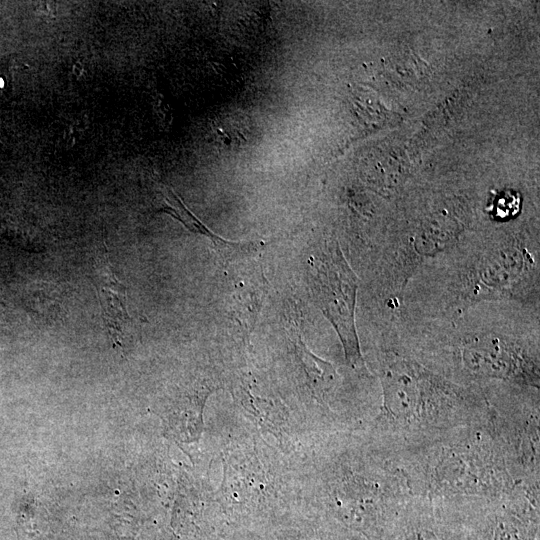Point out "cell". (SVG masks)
I'll return each mask as SVG.
<instances>
[{
    "instance_id": "cell-10",
    "label": "cell",
    "mask_w": 540,
    "mask_h": 540,
    "mask_svg": "<svg viewBox=\"0 0 540 540\" xmlns=\"http://www.w3.org/2000/svg\"><path fill=\"white\" fill-rule=\"evenodd\" d=\"M520 199L518 195L512 192H505L495 198L492 205L493 213L497 218H506L517 212L519 209Z\"/></svg>"
},
{
    "instance_id": "cell-6",
    "label": "cell",
    "mask_w": 540,
    "mask_h": 540,
    "mask_svg": "<svg viewBox=\"0 0 540 540\" xmlns=\"http://www.w3.org/2000/svg\"><path fill=\"white\" fill-rule=\"evenodd\" d=\"M394 540H477V538L453 509L414 497Z\"/></svg>"
},
{
    "instance_id": "cell-1",
    "label": "cell",
    "mask_w": 540,
    "mask_h": 540,
    "mask_svg": "<svg viewBox=\"0 0 540 540\" xmlns=\"http://www.w3.org/2000/svg\"><path fill=\"white\" fill-rule=\"evenodd\" d=\"M395 456L414 497L451 507L539 483L537 435L515 414L493 406L485 419Z\"/></svg>"
},
{
    "instance_id": "cell-3",
    "label": "cell",
    "mask_w": 540,
    "mask_h": 540,
    "mask_svg": "<svg viewBox=\"0 0 540 540\" xmlns=\"http://www.w3.org/2000/svg\"><path fill=\"white\" fill-rule=\"evenodd\" d=\"M308 281L312 298L334 327L347 362L364 368L355 324L358 278L339 244H323L309 259Z\"/></svg>"
},
{
    "instance_id": "cell-2",
    "label": "cell",
    "mask_w": 540,
    "mask_h": 540,
    "mask_svg": "<svg viewBox=\"0 0 540 540\" xmlns=\"http://www.w3.org/2000/svg\"><path fill=\"white\" fill-rule=\"evenodd\" d=\"M380 379L382 404L372 425L371 441L394 455L483 420L491 412L483 393L404 355H384Z\"/></svg>"
},
{
    "instance_id": "cell-9",
    "label": "cell",
    "mask_w": 540,
    "mask_h": 540,
    "mask_svg": "<svg viewBox=\"0 0 540 540\" xmlns=\"http://www.w3.org/2000/svg\"><path fill=\"white\" fill-rule=\"evenodd\" d=\"M166 191L167 193L164 194L165 204L160 211L180 221L191 232L208 237L214 244L215 249L220 251L223 256H232V253L235 255L237 253L245 254L257 248L255 242H232L215 234L188 210L182 200L171 189L166 188Z\"/></svg>"
},
{
    "instance_id": "cell-5",
    "label": "cell",
    "mask_w": 540,
    "mask_h": 540,
    "mask_svg": "<svg viewBox=\"0 0 540 540\" xmlns=\"http://www.w3.org/2000/svg\"><path fill=\"white\" fill-rule=\"evenodd\" d=\"M477 540H539V483L454 508Z\"/></svg>"
},
{
    "instance_id": "cell-7",
    "label": "cell",
    "mask_w": 540,
    "mask_h": 540,
    "mask_svg": "<svg viewBox=\"0 0 540 540\" xmlns=\"http://www.w3.org/2000/svg\"><path fill=\"white\" fill-rule=\"evenodd\" d=\"M530 259L517 244L499 245L483 255L471 277V294L476 298L512 292L526 277Z\"/></svg>"
},
{
    "instance_id": "cell-4",
    "label": "cell",
    "mask_w": 540,
    "mask_h": 540,
    "mask_svg": "<svg viewBox=\"0 0 540 540\" xmlns=\"http://www.w3.org/2000/svg\"><path fill=\"white\" fill-rule=\"evenodd\" d=\"M454 351L458 369L473 381L503 382L521 392H538V357L517 341L486 333L462 340Z\"/></svg>"
},
{
    "instance_id": "cell-8",
    "label": "cell",
    "mask_w": 540,
    "mask_h": 540,
    "mask_svg": "<svg viewBox=\"0 0 540 540\" xmlns=\"http://www.w3.org/2000/svg\"><path fill=\"white\" fill-rule=\"evenodd\" d=\"M92 282L97 290L102 316L112 341L122 345L130 327L126 286L114 274L105 243L94 259Z\"/></svg>"
}]
</instances>
